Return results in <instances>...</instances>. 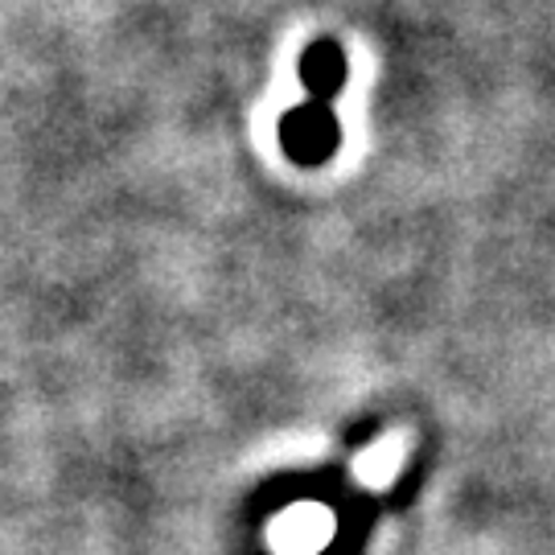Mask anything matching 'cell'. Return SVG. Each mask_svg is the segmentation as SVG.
I'll return each mask as SVG.
<instances>
[{
  "instance_id": "1",
  "label": "cell",
  "mask_w": 555,
  "mask_h": 555,
  "mask_svg": "<svg viewBox=\"0 0 555 555\" xmlns=\"http://www.w3.org/2000/svg\"><path fill=\"white\" fill-rule=\"evenodd\" d=\"M337 137H341V128H337V116L330 103L309 100L280 119V144L300 165H321V160L334 157Z\"/></svg>"
},
{
  "instance_id": "2",
  "label": "cell",
  "mask_w": 555,
  "mask_h": 555,
  "mask_svg": "<svg viewBox=\"0 0 555 555\" xmlns=\"http://www.w3.org/2000/svg\"><path fill=\"white\" fill-rule=\"evenodd\" d=\"M346 79H350V62H346V54H341V46L334 38L313 41L300 54V82H305L313 103L337 100L346 91Z\"/></svg>"
}]
</instances>
